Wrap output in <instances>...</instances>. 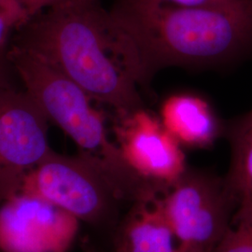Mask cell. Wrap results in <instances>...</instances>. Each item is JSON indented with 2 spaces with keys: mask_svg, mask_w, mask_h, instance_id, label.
Here are the masks:
<instances>
[{
  "mask_svg": "<svg viewBox=\"0 0 252 252\" xmlns=\"http://www.w3.org/2000/svg\"><path fill=\"white\" fill-rule=\"evenodd\" d=\"M79 220L25 189L0 206V252H66Z\"/></svg>",
  "mask_w": 252,
  "mask_h": 252,
  "instance_id": "obj_7",
  "label": "cell"
},
{
  "mask_svg": "<svg viewBox=\"0 0 252 252\" xmlns=\"http://www.w3.org/2000/svg\"><path fill=\"white\" fill-rule=\"evenodd\" d=\"M214 252H252V205H238L232 225Z\"/></svg>",
  "mask_w": 252,
  "mask_h": 252,
  "instance_id": "obj_12",
  "label": "cell"
},
{
  "mask_svg": "<svg viewBox=\"0 0 252 252\" xmlns=\"http://www.w3.org/2000/svg\"><path fill=\"white\" fill-rule=\"evenodd\" d=\"M48 121L27 93L0 89V206L22 189L26 172L52 153Z\"/></svg>",
  "mask_w": 252,
  "mask_h": 252,
  "instance_id": "obj_6",
  "label": "cell"
},
{
  "mask_svg": "<svg viewBox=\"0 0 252 252\" xmlns=\"http://www.w3.org/2000/svg\"><path fill=\"white\" fill-rule=\"evenodd\" d=\"M27 9L29 17H33L38 12L53 6L61 0H17Z\"/></svg>",
  "mask_w": 252,
  "mask_h": 252,
  "instance_id": "obj_15",
  "label": "cell"
},
{
  "mask_svg": "<svg viewBox=\"0 0 252 252\" xmlns=\"http://www.w3.org/2000/svg\"><path fill=\"white\" fill-rule=\"evenodd\" d=\"M0 73H1V70H0ZM1 88H3V86H2V84H1V76H0V89Z\"/></svg>",
  "mask_w": 252,
  "mask_h": 252,
  "instance_id": "obj_17",
  "label": "cell"
},
{
  "mask_svg": "<svg viewBox=\"0 0 252 252\" xmlns=\"http://www.w3.org/2000/svg\"><path fill=\"white\" fill-rule=\"evenodd\" d=\"M234 0H115L114 6L137 9H188L214 7Z\"/></svg>",
  "mask_w": 252,
  "mask_h": 252,
  "instance_id": "obj_13",
  "label": "cell"
},
{
  "mask_svg": "<svg viewBox=\"0 0 252 252\" xmlns=\"http://www.w3.org/2000/svg\"><path fill=\"white\" fill-rule=\"evenodd\" d=\"M29 19L27 9L17 0H0V49L10 30L15 26H23Z\"/></svg>",
  "mask_w": 252,
  "mask_h": 252,
  "instance_id": "obj_14",
  "label": "cell"
},
{
  "mask_svg": "<svg viewBox=\"0 0 252 252\" xmlns=\"http://www.w3.org/2000/svg\"><path fill=\"white\" fill-rule=\"evenodd\" d=\"M160 203L180 252H214L238 207L224 178L189 167L160 196Z\"/></svg>",
  "mask_w": 252,
  "mask_h": 252,
  "instance_id": "obj_5",
  "label": "cell"
},
{
  "mask_svg": "<svg viewBox=\"0 0 252 252\" xmlns=\"http://www.w3.org/2000/svg\"><path fill=\"white\" fill-rule=\"evenodd\" d=\"M27 94L79 146L81 153L98 160L128 203L149 198L155 184L130 166L119 146L108 138L105 119L92 105L94 100L76 82L40 55L14 47L9 53Z\"/></svg>",
  "mask_w": 252,
  "mask_h": 252,
  "instance_id": "obj_3",
  "label": "cell"
},
{
  "mask_svg": "<svg viewBox=\"0 0 252 252\" xmlns=\"http://www.w3.org/2000/svg\"><path fill=\"white\" fill-rule=\"evenodd\" d=\"M111 236L112 252H180L160 196L132 203Z\"/></svg>",
  "mask_w": 252,
  "mask_h": 252,
  "instance_id": "obj_9",
  "label": "cell"
},
{
  "mask_svg": "<svg viewBox=\"0 0 252 252\" xmlns=\"http://www.w3.org/2000/svg\"><path fill=\"white\" fill-rule=\"evenodd\" d=\"M27 190L38 194L93 228L112 234L127 202L103 164L89 154L52 151L31 173Z\"/></svg>",
  "mask_w": 252,
  "mask_h": 252,
  "instance_id": "obj_4",
  "label": "cell"
},
{
  "mask_svg": "<svg viewBox=\"0 0 252 252\" xmlns=\"http://www.w3.org/2000/svg\"><path fill=\"white\" fill-rule=\"evenodd\" d=\"M109 12L135 39L150 78L170 65L227 63L252 53V0L188 9L113 6Z\"/></svg>",
  "mask_w": 252,
  "mask_h": 252,
  "instance_id": "obj_2",
  "label": "cell"
},
{
  "mask_svg": "<svg viewBox=\"0 0 252 252\" xmlns=\"http://www.w3.org/2000/svg\"><path fill=\"white\" fill-rule=\"evenodd\" d=\"M160 120L181 147L205 149L225 134L226 126L207 101L195 94H173L163 101Z\"/></svg>",
  "mask_w": 252,
  "mask_h": 252,
  "instance_id": "obj_10",
  "label": "cell"
},
{
  "mask_svg": "<svg viewBox=\"0 0 252 252\" xmlns=\"http://www.w3.org/2000/svg\"><path fill=\"white\" fill-rule=\"evenodd\" d=\"M16 47L43 57L116 112L144 107L151 80L135 39L98 0H61L22 26Z\"/></svg>",
  "mask_w": 252,
  "mask_h": 252,
  "instance_id": "obj_1",
  "label": "cell"
},
{
  "mask_svg": "<svg viewBox=\"0 0 252 252\" xmlns=\"http://www.w3.org/2000/svg\"><path fill=\"white\" fill-rule=\"evenodd\" d=\"M225 135L231 147V161L224 180L240 204L252 205V126L232 121Z\"/></svg>",
  "mask_w": 252,
  "mask_h": 252,
  "instance_id": "obj_11",
  "label": "cell"
},
{
  "mask_svg": "<svg viewBox=\"0 0 252 252\" xmlns=\"http://www.w3.org/2000/svg\"></svg>",
  "mask_w": 252,
  "mask_h": 252,
  "instance_id": "obj_18",
  "label": "cell"
},
{
  "mask_svg": "<svg viewBox=\"0 0 252 252\" xmlns=\"http://www.w3.org/2000/svg\"><path fill=\"white\" fill-rule=\"evenodd\" d=\"M234 122L241 126H252V109L242 117L234 119Z\"/></svg>",
  "mask_w": 252,
  "mask_h": 252,
  "instance_id": "obj_16",
  "label": "cell"
},
{
  "mask_svg": "<svg viewBox=\"0 0 252 252\" xmlns=\"http://www.w3.org/2000/svg\"><path fill=\"white\" fill-rule=\"evenodd\" d=\"M118 146L145 180L168 189L188 167L182 147L145 107L116 112Z\"/></svg>",
  "mask_w": 252,
  "mask_h": 252,
  "instance_id": "obj_8",
  "label": "cell"
}]
</instances>
